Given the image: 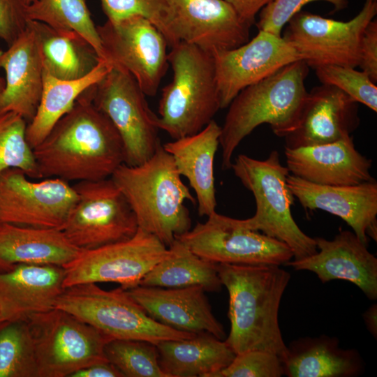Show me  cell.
I'll return each instance as SVG.
<instances>
[{
	"mask_svg": "<svg viewBox=\"0 0 377 377\" xmlns=\"http://www.w3.org/2000/svg\"><path fill=\"white\" fill-rule=\"evenodd\" d=\"M212 54L221 109L228 108L244 88L302 59L282 36L260 30L244 44L230 50H216Z\"/></svg>",
	"mask_w": 377,
	"mask_h": 377,
	"instance_id": "17",
	"label": "cell"
},
{
	"mask_svg": "<svg viewBox=\"0 0 377 377\" xmlns=\"http://www.w3.org/2000/svg\"><path fill=\"white\" fill-rule=\"evenodd\" d=\"M176 239L198 256L214 263L281 265L293 258L286 244L243 227L239 219L216 212Z\"/></svg>",
	"mask_w": 377,
	"mask_h": 377,
	"instance_id": "13",
	"label": "cell"
},
{
	"mask_svg": "<svg viewBox=\"0 0 377 377\" xmlns=\"http://www.w3.org/2000/svg\"><path fill=\"white\" fill-rule=\"evenodd\" d=\"M309 66L298 60L242 89L228 105L221 126V168L231 169L233 154L240 142L263 124L281 138L297 124L308 91L304 81Z\"/></svg>",
	"mask_w": 377,
	"mask_h": 377,
	"instance_id": "4",
	"label": "cell"
},
{
	"mask_svg": "<svg viewBox=\"0 0 377 377\" xmlns=\"http://www.w3.org/2000/svg\"><path fill=\"white\" fill-rule=\"evenodd\" d=\"M376 14L377 0H365L361 10L347 22L301 10L287 23L282 37L309 67L338 65L355 68L362 35Z\"/></svg>",
	"mask_w": 377,
	"mask_h": 377,
	"instance_id": "11",
	"label": "cell"
},
{
	"mask_svg": "<svg viewBox=\"0 0 377 377\" xmlns=\"http://www.w3.org/2000/svg\"><path fill=\"white\" fill-rule=\"evenodd\" d=\"M5 88L0 97V112H13L27 123L34 117L43 88V66L34 29L28 20L26 29L0 52Z\"/></svg>",
	"mask_w": 377,
	"mask_h": 377,
	"instance_id": "23",
	"label": "cell"
},
{
	"mask_svg": "<svg viewBox=\"0 0 377 377\" xmlns=\"http://www.w3.org/2000/svg\"><path fill=\"white\" fill-rule=\"evenodd\" d=\"M284 375L281 359L276 354L248 350L236 354L231 363L214 377H281Z\"/></svg>",
	"mask_w": 377,
	"mask_h": 377,
	"instance_id": "37",
	"label": "cell"
},
{
	"mask_svg": "<svg viewBox=\"0 0 377 377\" xmlns=\"http://www.w3.org/2000/svg\"><path fill=\"white\" fill-rule=\"evenodd\" d=\"M173 76L162 90L158 126L173 140L200 131L221 109L213 56L193 45L171 47Z\"/></svg>",
	"mask_w": 377,
	"mask_h": 377,
	"instance_id": "5",
	"label": "cell"
},
{
	"mask_svg": "<svg viewBox=\"0 0 377 377\" xmlns=\"http://www.w3.org/2000/svg\"><path fill=\"white\" fill-rule=\"evenodd\" d=\"M5 84H6L5 79L0 76V97L4 90Z\"/></svg>",
	"mask_w": 377,
	"mask_h": 377,
	"instance_id": "45",
	"label": "cell"
},
{
	"mask_svg": "<svg viewBox=\"0 0 377 377\" xmlns=\"http://www.w3.org/2000/svg\"><path fill=\"white\" fill-rule=\"evenodd\" d=\"M111 179L131 206L138 228L168 247L191 228L185 201L196 204L181 179L172 156L160 145L138 165L121 164Z\"/></svg>",
	"mask_w": 377,
	"mask_h": 377,
	"instance_id": "3",
	"label": "cell"
},
{
	"mask_svg": "<svg viewBox=\"0 0 377 377\" xmlns=\"http://www.w3.org/2000/svg\"><path fill=\"white\" fill-rule=\"evenodd\" d=\"M86 91L119 134L125 164L140 165L154 154L161 145L158 116L151 111L146 95L128 72L112 66L104 77Z\"/></svg>",
	"mask_w": 377,
	"mask_h": 377,
	"instance_id": "9",
	"label": "cell"
},
{
	"mask_svg": "<svg viewBox=\"0 0 377 377\" xmlns=\"http://www.w3.org/2000/svg\"><path fill=\"white\" fill-rule=\"evenodd\" d=\"M3 322H5V321L3 320V318H2L1 314L0 313V323H3Z\"/></svg>",
	"mask_w": 377,
	"mask_h": 377,
	"instance_id": "47",
	"label": "cell"
},
{
	"mask_svg": "<svg viewBox=\"0 0 377 377\" xmlns=\"http://www.w3.org/2000/svg\"><path fill=\"white\" fill-rule=\"evenodd\" d=\"M229 295L230 331L225 340L236 353L261 350L278 355L288 351L279 327V312L291 275L280 265L217 263Z\"/></svg>",
	"mask_w": 377,
	"mask_h": 377,
	"instance_id": "2",
	"label": "cell"
},
{
	"mask_svg": "<svg viewBox=\"0 0 377 377\" xmlns=\"http://www.w3.org/2000/svg\"><path fill=\"white\" fill-rule=\"evenodd\" d=\"M33 151L40 179L101 180L124 163L119 134L86 91Z\"/></svg>",
	"mask_w": 377,
	"mask_h": 377,
	"instance_id": "1",
	"label": "cell"
},
{
	"mask_svg": "<svg viewBox=\"0 0 377 377\" xmlns=\"http://www.w3.org/2000/svg\"><path fill=\"white\" fill-rule=\"evenodd\" d=\"M64 269L54 265L20 264L0 272V313L5 322L55 307L64 291Z\"/></svg>",
	"mask_w": 377,
	"mask_h": 377,
	"instance_id": "24",
	"label": "cell"
},
{
	"mask_svg": "<svg viewBox=\"0 0 377 377\" xmlns=\"http://www.w3.org/2000/svg\"><path fill=\"white\" fill-rule=\"evenodd\" d=\"M80 251L61 229L0 223V272L20 264L63 267Z\"/></svg>",
	"mask_w": 377,
	"mask_h": 377,
	"instance_id": "26",
	"label": "cell"
},
{
	"mask_svg": "<svg viewBox=\"0 0 377 377\" xmlns=\"http://www.w3.org/2000/svg\"><path fill=\"white\" fill-rule=\"evenodd\" d=\"M104 59L121 68L136 80L146 96L157 93L168 68V44L147 18L132 15L96 25Z\"/></svg>",
	"mask_w": 377,
	"mask_h": 377,
	"instance_id": "14",
	"label": "cell"
},
{
	"mask_svg": "<svg viewBox=\"0 0 377 377\" xmlns=\"http://www.w3.org/2000/svg\"><path fill=\"white\" fill-rule=\"evenodd\" d=\"M170 254L169 248L156 237L138 228L127 240L81 251L63 266L64 287L114 282L131 289L139 286L144 276Z\"/></svg>",
	"mask_w": 377,
	"mask_h": 377,
	"instance_id": "12",
	"label": "cell"
},
{
	"mask_svg": "<svg viewBox=\"0 0 377 377\" xmlns=\"http://www.w3.org/2000/svg\"><path fill=\"white\" fill-rule=\"evenodd\" d=\"M71 377H124V375L114 364L105 361L79 370Z\"/></svg>",
	"mask_w": 377,
	"mask_h": 377,
	"instance_id": "43",
	"label": "cell"
},
{
	"mask_svg": "<svg viewBox=\"0 0 377 377\" xmlns=\"http://www.w3.org/2000/svg\"><path fill=\"white\" fill-rule=\"evenodd\" d=\"M100 1L108 20L117 21L132 15H141L150 20L163 34V15L166 0H100Z\"/></svg>",
	"mask_w": 377,
	"mask_h": 377,
	"instance_id": "39",
	"label": "cell"
},
{
	"mask_svg": "<svg viewBox=\"0 0 377 377\" xmlns=\"http://www.w3.org/2000/svg\"><path fill=\"white\" fill-rule=\"evenodd\" d=\"M127 291L150 318L165 326L191 334L207 332L222 340L226 336L201 286H138Z\"/></svg>",
	"mask_w": 377,
	"mask_h": 377,
	"instance_id": "21",
	"label": "cell"
},
{
	"mask_svg": "<svg viewBox=\"0 0 377 377\" xmlns=\"http://www.w3.org/2000/svg\"><path fill=\"white\" fill-rule=\"evenodd\" d=\"M250 27L225 0H166L163 34L170 47L184 42L211 54L235 48L249 40Z\"/></svg>",
	"mask_w": 377,
	"mask_h": 377,
	"instance_id": "15",
	"label": "cell"
},
{
	"mask_svg": "<svg viewBox=\"0 0 377 377\" xmlns=\"http://www.w3.org/2000/svg\"><path fill=\"white\" fill-rule=\"evenodd\" d=\"M54 308L74 315L112 339L142 340L157 345L197 334L177 331L154 320L121 286L110 290L96 283L65 288Z\"/></svg>",
	"mask_w": 377,
	"mask_h": 377,
	"instance_id": "7",
	"label": "cell"
},
{
	"mask_svg": "<svg viewBox=\"0 0 377 377\" xmlns=\"http://www.w3.org/2000/svg\"><path fill=\"white\" fill-rule=\"evenodd\" d=\"M221 126L213 119L200 131L163 145L173 158L181 176L194 190L200 216L216 212L214 161L219 145Z\"/></svg>",
	"mask_w": 377,
	"mask_h": 377,
	"instance_id": "25",
	"label": "cell"
},
{
	"mask_svg": "<svg viewBox=\"0 0 377 377\" xmlns=\"http://www.w3.org/2000/svg\"><path fill=\"white\" fill-rule=\"evenodd\" d=\"M73 186L77 200L61 229L71 244L87 251L134 236L138 229L135 216L111 177Z\"/></svg>",
	"mask_w": 377,
	"mask_h": 377,
	"instance_id": "10",
	"label": "cell"
},
{
	"mask_svg": "<svg viewBox=\"0 0 377 377\" xmlns=\"http://www.w3.org/2000/svg\"><path fill=\"white\" fill-rule=\"evenodd\" d=\"M1 324V323H0Z\"/></svg>",
	"mask_w": 377,
	"mask_h": 377,
	"instance_id": "48",
	"label": "cell"
},
{
	"mask_svg": "<svg viewBox=\"0 0 377 377\" xmlns=\"http://www.w3.org/2000/svg\"><path fill=\"white\" fill-rule=\"evenodd\" d=\"M359 65L374 82H377V20L373 19L364 29L360 43Z\"/></svg>",
	"mask_w": 377,
	"mask_h": 377,
	"instance_id": "41",
	"label": "cell"
},
{
	"mask_svg": "<svg viewBox=\"0 0 377 377\" xmlns=\"http://www.w3.org/2000/svg\"><path fill=\"white\" fill-rule=\"evenodd\" d=\"M287 348L282 363L288 377H351L363 370L358 352L340 348L335 337L300 338Z\"/></svg>",
	"mask_w": 377,
	"mask_h": 377,
	"instance_id": "27",
	"label": "cell"
},
{
	"mask_svg": "<svg viewBox=\"0 0 377 377\" xmlns=\"http://www.w3.org/2000/svg\"><path fill=\"white\" fill-rule=\"evenodd\" d=\"M27 121L13 112H0V174L11 169L40 179L33 149L26 136Z\"/></svg>",
	"mask_w": 377,
	"mask_h": 377,
	"instance_id": "34",
	"label": "cell"
},
{
	"mask_svg": "<svg viewBox=\"0 0 377 377\" xmlns=\"http://www.w3.org/2000/svg\"><path fill=\"white\" fill-rule=\"evenodd\" d=\"M317 251L290 260L285 265L295 270L314 273L322 283L348 281L371 300L377 299V258L353 232L341 230L332 239L315 237Z\"/></svg>",
	"mask_w": 377,
	"mask_h": 377,
	"instance_id": "19",
	"label": "cell"
},
{
	"mask_svg": "<svg viewBox=\"0 0 377 377\" xmlns=\"http://www.w3.org/2000/svg\"><path fill=\"white\" fill-rule=\"evenodd\" d=\"M111 67L107 61L101 59L88 75L73 80H59L43 71V88L40 103L26 129L27 140L32 149L73 108L81 94L104 77Z\"/></svg>",
	"mask_w": 377,
	"mask_h": 377,
	"instance_id": "30",
	"label": "cell"
},
{
	"mask_svg": "<svg viewBox=\"0 0 377 377\" xmlns=\"http://www.w3.org/2000/svg\"><path fill=\"white\" fill-rule=\"evenodd\" d=\"M287 185L306 210L320 209L343 219L368 246L377 240V182L330 186L288 175Z\"/></svg>",
	"mask_w": 377,
	"mask_h": 377,
	"instance_id": "18",
	"label": "cell"
},
{
	"mask_svg": "<svg viewBox=\"0 0 377 377\" xmlns=\"http://www.w3.org/2000/svg\"><path fill=\"white\" fill-rule=\"evenodd\" d=\"M315 70L322 84L337 87L357 103L377 112V87L364 71L338 65L320 66Z\"/></svg>",
	"mask_w": 377,
	"mask_h": 377,
	"instance_id": "36",
	"label": "cell"
},
{
	"mask_svg": "<svg viewBox=\"0 0 377 377\" xmlns=\"http://www.w3.org/2000/svg\"><path fill=\"white\" fill-rule=\"evenodd\" d=\"M26 14L28 20L77 32L94 47L101 59L105 60L96 25L85 0H33L27 6Z\"/></svg>",
	"mask_w": 377,
	"mask_h": 377,
	"instance_id": "32",
	"label": "cell"
},
{
	"mask_svg": "<svg viewBox=\"0 0 377 377\" xmlns=\"http://www.w3.org/2000/svg\"><path fill=\"white\" fill-rule=\"evenodd\" d=\"M363 320L368 331L375 337H377V305L370 306L362 314Z\"/></svg>",
	"mask_w": 377,
	"mask_h": 377,
	"instance_id": "44",
	"label": "cell"
},
{
	"mask_svg": "<svg viewBox=\"0 0 377 377\" xmlns=\"http://www.w3.org/2000/svg\"><path fill=\"white\" fill-rule=\"evenodd\" d=\"M231 169L253 193L256 202L254 215L239 219L241 226L286 244L295 259L317 251L315 239L300 229L291 214L294 195L286 182L289 170L281 163L277 151H271L265 160L239 154L232 163Z\"/></svg>",
	"mask_w": 377,
	"mask_h": 377,
	"instance_id": "6",
	"label": "cell"
},
{
	"mask_svg": "<svg viewBox=\"0 0 377 377\" xmlns=\"http://www.w3.org/2000/svg\"><path fill=\"white\" fill-rule=\"evenodd\" d=\"M0 377H38L34 341L26 320L0 324Z\"/></svg>",
	"mask_w": 377,
	"mask_h": 377,
	"instance_id": "33",
	"label": "cell"
},
{
	"mask_svg": "<svg viewBox=\"0 0 377 377\" xmlns=\"http://www.w3.org/2000/svg\"><path fill=\"white\" fill-rule=\"evenodd\" d=\"M32 336L38 377H71L90 365L108 361L111 338L60 309L36 313L26 320Z\"/></svg>",
	"mask_w": 377,
	"mask_h": 377,
	"instance_id": "8",
	"label": "cell"
},
{
	"mask_svg": "<svg viewBox=\"0 0 377 377\" xmlns=\"http://www.w3.org/2000/svg\"><path fill=\"white\" fill-rule=\"evenodd\" d=\"M156 347L160 367L168 377H214L236 355L226 341L207 332L163 341Z\"/></svg>",
	"mask_w": 377,
	"mask_h": 377,
	"instance_id": "28",
	"label": "cell"
},
{
	"mask_svg": "<svg viewBox=\"0 0 377 377\" xmlns=\"http://www.w3.org/2000/svg\"><path fill=\"white\" fill-rule=\"evenodd\" d=\"M27 6L24 0H0V39L8 46L27 28Z\"/></svg>",
	"mask_w": 377,
	"mask_h": 377,
	"instance_id": "40",
	"label": "cell"
},
{
	"mask_svg": "<svg viewBox=\"0 0 377 377\" xmlns=\"http://www.w3.org/2000/svg\"><path fill=\"white\" fill-rule=\"evenodd\" d=\"M324 1L332 4L334 12L340 11L348 6V0H272L259 12L256 26L258 31H265L282 36L283 27L302 8L311 2Z\"/></svg>",
	"mask_w": 377,
	"mask_h": 377,
	"instance_id": "38",
	"label": "cell"
},
{
	"mask_svg": "<svg viewBox=\"0 0 377 377\" xmlns=\"http://www.w3.org/2000/svg\"><path fill=\"white\" fill-rule=\"evenodd\" d=\"M27 5L30 4L33 0H24Z\"/></svg>",
	"mask_w": 377,
	"mask_h": 377,
	"instance_id": "46",
	"label": "cell"
},
{
	"mask_svg": "<svg viewBox=\"0 0 377 377\" xmlns=\"http://www.w3.org/2000/svg\"><path fill=\"white\" fill-rule=\"evenodd\" d=\"M77 197L66 181H34L22 170L8 169L0 174V223L61 229Z\"/></svg>",
	"mask_w": 377,
	"mask_h": 377,
	"instance_id": "16",
	"label": "cell"
},
{
	"mask_svg": "<svg viewBox=\"0 0 377 377\" xmlns=\"http://www.w3.org/2000/svg\"><path fill=\"white\" fill-rule=\"evenodd\" d=\"M170 254L154 265L141 279L139 286L184 288L198 286L208 292L221 290L217 263L204 259L179 240L168 246Z\"/></svg>",
	"mask_w": 377,
	"mask_h": 377,
	"instance_id": "31",
	"label": "cell"
},
{
	"mask_svg": "<svg viewBox=\"0 0 377 377\" xmlns=\"http://www.w3.org/2000/svg\"><path fill=\"white\" fill-rule=\"evenodd\" d=\"M286 167L292 175L315 184L356 185L372 182V160L355 148L351 135L319 145L285 148Z\"/></svg>",
	"mask_w": 377,
	"mask_h": 377,
	"instance_id": "22",
	"label": "cell"
},
{
	"mask_svg": "<svg viewBox=\"0 0 377 377\" xmlns=\"http://www.w3.org/2000/svg\"><path fill=\"white\" fill-rule=\"evenodd\" d=\"M237 12L239 17L251 27L256 23L257 14L272 0H225Z\"/></svg>",
	"mask_w": 377,
	"mask_h": 377,
	"instance_id": "42",
	"label": "cell"
},
{
	"mask_svg": "<svg viewBox=\"0 0 377 377\" xmlns=\"http://www.w3.org/2000/svg\"><path fill=\"white\" fill-rule=\"evenodd\" d=\"M36 33L43 71L63 80L82 78L101 60L94 47L74 31L29 20Z\"/></svg>",
	"mask_w": 377,
	"mask_h": 377,
	"instance_id": "29",
	"label": "cell"
},
{
	"mask_svg": "<svg viewBox=\"0 0 377 377\" xmlns=\"http://www.w3.org/2000/svg\"><path fill=\"white\" fill-rule=\"evenodd\" d=\"M358 103L337 87L322 84L308 91L297 126L285 139V148L331 143L358 127Z\"/></svg>",
	"mask_w": 377,
	"mask_h": 377,
	"instance_id": "20",
	"label": "cell"
},
{
	"mask_svg": "<svg viewBox=\"0 0 377 377\" xmlns=\"http://www.w3.org/2000/svg\"><path fill=\"white\" fill-rule=\"evenodd\" d=\"M107 360L124 377H168L158 362L156 345L135 339H112L104 349Z\"/></svg>",
	"mask_w": 377,
	"mask_h": 377,
	"instance_id": "35",
	"label": "cell"
}]
</instances>
